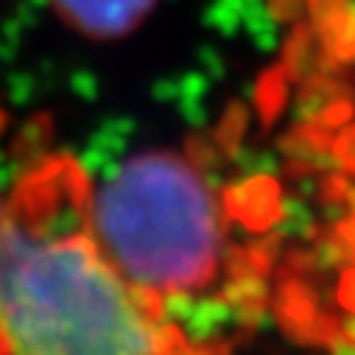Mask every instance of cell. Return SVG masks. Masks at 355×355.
<instances>
[{
  "label": "cell",
  "mask_w": 355,
  "mask_h": 355,
  "mask_svg": "<svg viewBox=\"0 0 355 355\" xmlns=\"http://www.w3.org/2000/svg\"><path fill=\"white\" fill-rule=\"evenodd\" d=\"M165 302L137 288L93 227V182L70 157L17 176L0 213V355H176Z\"/></svg>",
  "instance_id": "obj_1"
},
{
  "label": "cell",
  "mask_w": 355,
  "mask_h": 355,
  "mask_svg": "<svg viewBox=\"0 0 355 355\" xmlns=\"http://www.w3.org/2000/svg\"><path fill=\"white\" fill-rule=\"evenodd\" d=\"M93 227L118 269L159 302L218 275L224 221L216 193L176 154H137L93 185Z\"/></svg>",
  "instance_id": "obj_2"
},
{
  "label": "cell",
  "mask_w": 355,
  "mask_h": 355,
  "mask_svg": "<svg viewBox=\"0 0 355 355\" xmlns=\"http://www.w3.org/2000/svg\"><path fill=\"white\" fill-rule=\"evenodd\" d=\"M64 23L93 40H118L135 31L157 0H51Z\"/></svg>",
  "instance_id": "obj_3"
},
{
  "label": "cell",
  "mask_w": 355,
  "mask_h": 355,
  "mask_svg": "<svg viewBox=\"0 0 355 355\" xmlns=\"http://www.w3.org/2000/svg\"><path fill=\"white\" fill-rule=\"evenodd\" d=\"M341 243H344V277H341V300L347 311L355 316V213L341 230Z\"/></svg>",
  "instance_id": "obj_4"
},
{
  "label": "cell",
  "mask_w": 355,
  "mask_h": 355,
  "mask_svg": "<svg viewBox=\"0 0 355 355\" xmlns=\"http://www.w3.org/2000/svg\"><path fill=\"white\" fill-rule=\"evenodd\" d=\"M3 202H6V191H0V213H3Z\"/></svg>",
  "instance_id": "obj_5"
}]
</instances>
